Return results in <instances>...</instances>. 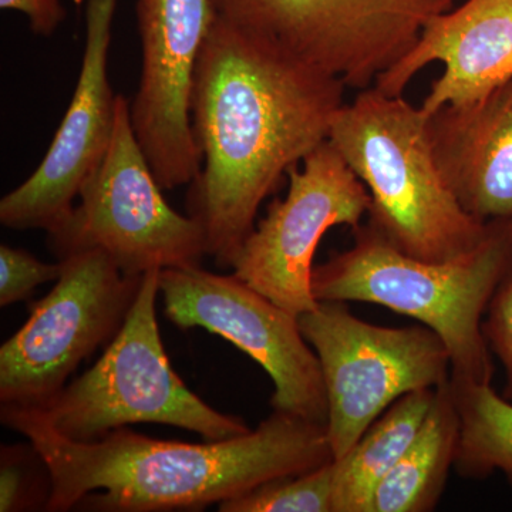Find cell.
<instances>
[{
    "mask_svg": "<svg viewBox=\"0 0 512 512\" xmlns=\"http://www.w3.org/2000/svg\"><path fill=\"white\" fill-rule=\"evenodd\" d=\"M346 89L217 15L192 89L202 164L187 208L222 268L232 265L284 175L329 140Z\"/></svg>",
    "mask_w": 512,
    "mask_h": 512,
    "instance_id": "obj_1",
    "label": "cell"
},
{
    "mask_svg": "<svg viewBox=\"0 0 512 512\" xmlns=\"http://www.w3.org/2000/svg\"><path fill=\"white\" fill-rule=\"evenodd\" d=\"M0 416L45 463V510L53 512L200 511L335 460L325 424L276 410L247 434L204 444L151 439L128 427L76 443L26 407L2 406Z\"/></svg>",
    "mask_w": 512,
    "mask_h": 512,
    "instance_id": "obj_2",
    "label": "cell"
},
{
    "mask_svg": "<svg viewBox=\"0 0 512 512\" xmlns=\"http://www.w3.org/2000/svg\"><path fill=\"white\" fill-rule=\"evenodd\" d=\"M329 141L370 195L366 225L404 254L444 262L476 251L493 224L476 220L448 187L429 116L375 86L343 104Z\"/></svg>",
    "mask_w": 512,
    "mask_h": 512,
    "instance_id": "obj_3",
    "label": "cell"
},
{
    "mask_svg": "<svg viewBox=\"0 0 512 512\" xmlns=\"http://www.w3.org/2000/svg\"><path fill=\"white\" fill-rule=\"evenodd\" d=\"M353 232L352 248L313 268L316 301L375 303L419 320L447 346L453 382L491 383L483 315L511 271L505 222H494L476 251L444 262L404 254L369 225Z\"/></svg>",
    "mask_w": 512,
    "mask_h": 512,
    "instance_id": "obj_4",
    "label": "cell"
},
{
    "mask_svg": "<svg viewBox=\"0 0 512 512\" xmlns=\"http://www.w3.org/2000/svg\"><path fill=\"white\" fill-rule=\"evenodd\" d=\"M160 272L144 275L123 328L94 366L42 407H26L64 439L90 443L138 423L178 427L207 441L252 430L192 393L171 367L157 323Z\"/></svg>",
    "mask_w": 512,
    "mask_h": 512,
    "instance_id": "obj_5",
    "label": "cell"
},
{
    "mask_svg": "<svg viewBox=\"0 0 512 512\" xmlns=\"http://www.w3.org/2000/svg\"><path fill=\"white\" fill-rule=\"evenodd\" d=\"M79 200L69 217L47 232L57 258L99 249L123 274L143 276L154 269L200 265L208 255L201 225L165 201L138 144L130 101L123 94L109 151Z\"/></svg>",
    "mask_w": 512,
    "mask_h": 512,
    "instance_id": "obj_6",
    "label": "cell"
},
{
    "mask_svg": "<svg viewBox=\"0 0 512 512\" xmlns=\"http://www.w3.org/2000/svg\"><path fill=\"white\" fill-rule=\"evenodd\" d=\"M218 18L291 59L373 86L454 0H212Z\"/></svg>",
    "mask_w": 512,
    "mask_h": 512,
    "instance_id": "obj_7",
    "label": "cell"
},
{
    "mask_svg": "<svg viewBox=\"0 0 512 512\" xmlns=\"http://www.w3.org/2000/svg\"><path fill=\"white\" fill-rule=\"evenodd\" d=\"M299 328L322 367L335 460L404 394L451 377L447 346L424 325L384 328L356 318L345 302H319L299 316Z\"/></svg>",
    "mask_w": 512,
    "mask_h": 512,
    "instance_id": "obj_8",
    "label": "cell"
},
{
    "mask_svg": "<svg viewBox=\"0 0 512 512\" xmlns=\"http://www.w3.org/2000/svg\"><path fill=\"white\" fill-rule=\"evenodd\" d=\"M62 275L29 319L0 348L2 406L42 407L84 360L123 328L143 276L123 274L99 249L59 258Z\"/></svg>",
    "mask_w": 512,
    "mask_h": 512,
    "instance_id": "obj_9",
    "label": "cell"
},
{
    "mask_svg": "<svg viewBox=\"0 0 512 512\" xmlns=\"http://www.w3.org/2000/svg\"><path fill=\"white\" fill-rule=\"evenodd\" d=\"M164 313L181 329L202 328L247 353L274 382L276 412L328 423V396L315 350L299 316L285 311L237 275L200 265L163 269L158 278Z\"/></svg>",
    "mask_w": 512,
    "mask_h": 512,
    "instance_id": "obj_10",
    "label": "cell"
},
{
    "mask_svg": "<svg viewBox=\"0 0 512 512\" xmlns=\"http://www.w3.org/2000/svg\"><path fill=\"white\" fill-rule=\"evenodd\" d=\"M288 175L285 198L272 201L231 268L276 305L301 316L319 303L312 293V272L320 239L338 225L360 227L370 195L329 140Z\"/></svg>",
    "mask_w": 512,
    "mask_h": 512,
    "instance_id": "obj_11",
    "label": "cell"
},
{
    "mask_svg": "<svg viewBox=\"0 0 512 512\" xmlns=\"http://www.w3.org/2000/svg\"><path fill=\"white\" fill-rule=\"evenodd\" d=\"M215 19L212 0L137 2L143 62L130 119L163 190L191 184L201 171L191 99L195 70Z\"/></svg>",
    "mask_w": 512,
    "mask_h": 512,
    "instance_id": "obj_12",
    "label": "cell"
},
{
    "mask_svg": "<svg viewBox=\"0 0 512 512\" xmlns=\"http://www.w3.org/2000/svg\"><path fill=\"white\" fill-rule=\"evenodd\" d=\"M119 0H87L86 42L72 101L42 163L0 201V222L12 229L53 231L109 151L119 94L109 79L114 13Z\"/></svg>",
    "mask_w": 512,
    "mask_h": 512,
    "instance_id": "obj_13",
    "label": "cell"
},
{
    "mask_svg": "<svg viewBox=\"0 0 512 512\" xmlns=\"http://www.w3.org/2000/svg\"><path fill=\"white\" fill-rule=\"evenodd\" d=\"M431 63H443L420 109L426 116L444 106L466 107L512 79V0H467L434 16L413 49L373 86L403 96L413 77Z\"/></svg>",
    "mask_w": 512,
    "mask_h": 512,
    "instance_id": "obj_14",
    "label": "cell"
},
{
    "mask_svg": "<svg viewBox=\"0 0 512 512\" xmlns=\"http://www.w3.org/2000/svg\"><path fill=\"white\" fill-rule=\"evenodd\" d=\"M441 174L461 207L484 224L512 221V79L466 107L429 116Z\"/></svg>",
    "mask_w": 512,
    "mask_h": 512,
    "instance_id": "obj_15",
    "label": "cell"
},
{
    "mask_svg": "<svg viewBox=\"0 0 512 512\" xmlns=\"http://www.w3.org/2000/svg\"><path fill=\"white\" fill-rule=\"evenodd\" d=\"M460 417L450 379L441 383L416 439L377 485L370 512H429L456 463Z\"/></svg>",
    "mask_w": 512,
    "mask_h": 512,
    "instance_id": "obj_16",
    "label": "cell"
},
{
    "mask_svg": "<svg viewBox=\"0 0 512 512\" xmlns=\"http://www.w3.org/2000/svg\"><path fill=\"white\" fill-rule=\"evenodd\" d=\"M436 390L437 387L404 394L365 431L345 457L335 460V512H370L377 485L416 439Z\"/></svg>",
    "mask_w": 512,
    "mask_h": 512,
    "instance_id": "obj_17",
    "label": "cell"
},
{
    "mask_svg": "<svg viewBox=\"0 0 512 512\" xmlns=\"http://www.w3.org/2000/svg\"><path fill=\"white\" fill-rule=\"evenodd\" d=\"M460 436L457 473L485 478L500 471L512 485V402L495 393L491 383H456L451 380Z\"/></svg>",
    "mask_w": 512,
    "mask_h": 512,
    "instance_id": "obj_18",
    "label": "cell"
},
{
    "mask_svg": "<svg viewBox=\"0 0 512 512\" xmlns=\"http://www.w3.org/2000/svg\"><path fill=\"white\" fill-rule=\"evenodd\" d=\"M335 460L299 476L269 481L218 504L221 512H335Z\"/></svg>",
    "mask_w": 512,
    "mask_h": 512,
    "instance_id": "obj_19",
    "label": "cell"
},
{
    "mask_svg": "<svg viewBox=\"0 0 512 512\" xmlns=\"http://www.w3.org/2000/svg\"><path fill=\"white\" fill-rule=\"evenodd\" d=\"M62 264H46L25 249L0 245V306L25 301L37 286L56 282Z\"/></svg>",
    "mask_w": 512,
    "mask_h": 512,
    "instance_id": "obj_20",
    "label": "cell"
},
{
    "mask_svg": "<svg viewBox=\"0 0 512 512\" xmlns=\"http://www.w3.org/2000/svg\"><path fill=\"white\" fill-rule=\"evenodd\" d=\"M483 330L488 346L503 363L507 375L503 396L512 402V271L491 298Z\"/></svg>",
    "mask_w": 512,
    "mask_h": 512,
    "instance_id": "obj_21",
    "label": "cell"
},
{
    "mask_svg": "<svg viewBox=\"0 0 512 512\" xmlns=\"http://www.w3.org/2000/svg\"><path fill=\"white\" fill-rule=\"evenodd\" d=\"M0 8L25 15L29 28L39 36H52L66 19L62 0H0Z\"/></svg>",
    "mask_w": 512,
    "mask_h": 512,
    "instance_id": "obj_22",
    "label": "cell"
},
{
    "mask_svg": "<svg viewBox=\"0 0 512 512\" xmlns=\"http://www.w3.org/2000/svg\"><path fill=\"white\" fill-rule=\"evenodd\" d=\"M26 483L23 468L16 461L10 460L5 450L2 451V468H0V511H20L26 505Z\"/></svg>",
    "mask_w": 512,
    "mask_h": 512,
    "instance_id": "obj_23",
    "label": "cell"
},
{
    "mask_svg": "<svg viewBox=\"0 0 512 512\" xmlns=\"http://www.w3.org/2000/svg\"><path fill=\"white\" fill-rule=\"evenodd\" d=\"M505 229H507L508 244H510L511 271H512V221L511 222H505Z\"/></svg>",
    "mask_w": 512,
    "mask_h": 512,
    "instance_id": "obj_24",
    "label": "cell"
}]
</instances>
